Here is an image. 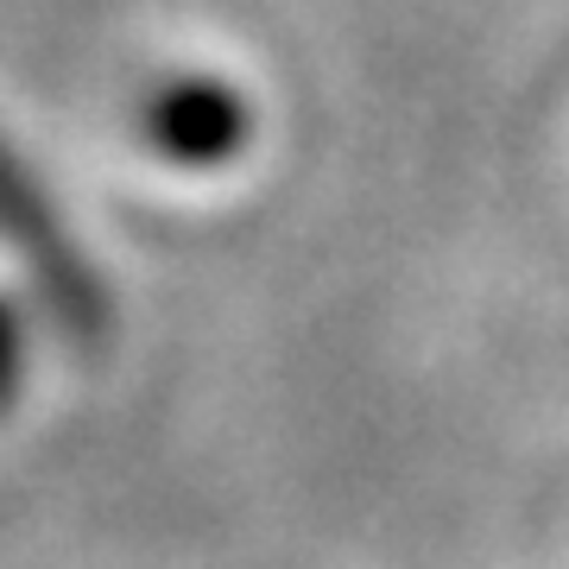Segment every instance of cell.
Segmentation results:
<instances>
[{
	"instance_id": "6da1fadb",
	"label": "cell",
	"mask_w": 569,
	"mask_h": 569,
	"mask_svg": "<svg viewBox=\"0 0 569 569\" xmlns=\"http://www.w3.org/2000/svg\"><path fill=\"white\" fill-rule=\"evenodd\" d=\"M0 253L20 266L32 305L51 317V329L70 348L108 342L114 305H108L102 272L77 247V234L63 228V216L51 209V197L39 190V178L26 171V159L7 140H0Z\"/></svg>"
},
{
	"instance_id": "7a4b0ae2",
	"label": "cell",
	"mask_w": 569,
	"mask_h": 569,
	"mask_svg": "<svg viewBox=\"0 0 569 569\" xmlns=\"http://www.w3.org/2000/svg\"><path fill=\"white\" fill-rule=\"evenodd\" d=\"M133 121H140V140L178 171H216V164L241 159V146L253 140L247 96L228 77H203V70L152 82Z\"/></svg>"
},
{
	"instance_id": "3957f363",
	"label": "cell",
	"mask_w": 569,
	"mask_h": 569,
	"mask_svg": "<svg viewBox=\"0 0 569 569\" xmlns=\"http://www.w3.org/2000/svg\"><path fill=\"white\" fill-rule=\"evenodd\" d=\"M20 380H26V323L13 298H0V411L20 399Z\"/></svg>"
}]
</instances>
